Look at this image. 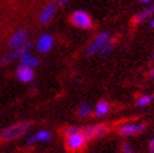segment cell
<instances>
[{
    "label": "cell",
    "instance_id": "6da1fadb",
    "mask_svg": "<svg viewBox=\"0 0 154 153\" xmlns=\"http://www.w3.org/2000/svg\"><path fill=\"white\" fill-rule=\"evenodd\" d=\"M30 127H32V123H30V122H19L17 124H13L10 127L3 129V132L0 133V138L3 141L18 139L23 134H25L29 131Z\"/></svg>",
    "mask_w": 154,
    "mask_h": 153
},
{
    "label": "cell",
    "instance_id": "7a4b0ae2",
    "mask_svg": "<svg viewBox=\"0 0 154 153\" xmlns=\"http://www.w3.org/2000/svg\"><path fill=\"white\" fill-rule=\"evenodd\" d=\"M70 21L73 23V25L80 29H90L93 28V20L89 17V14H87L83 10H76L72 14Z\"/></svg>",
    "mask_w": 154,
    "mask_h": 153
},
{
    "label": "cell",
    "instance_id": "3957f363",
    "mask_svg": "<svg viewBox=\"0 0 154 153\" xmlns=\"http://www.w3.org/2000/svg\"><path fill=\"white\" fill-rule=\"evenodd\" d=\"M108 132V127L104 124H97V126H88L80 128V133L84 136V138L93 139V138H99V137L104 136Z\"/></svg>",
    "mask_w": 154,
    "mask_h": 153
},
{
    "label": "cell",
    "instance_id": "277c9868",
    "mask_svg": "<svg viewBox=\"0 0 154 153\" xmlns=\"http://www.w3.org/2000/svg\"><path fill=\"white\" fill-rule=\"evenodd\" d=\"M85 142H87V139L84 138V136L80 133V128H79L78 132L66 136L65 146L69 151H78L85 144Z\"/></svg>",
    "mask_w": 154,
    "mask_h": 153
},
{
    "label": "cell",
    "instance_id": "5b68a950",
    "mask_svg": "<svg viewBox=\"0 0 154 153\" xmlns=\"http://www.w3.org/2000/svg\"><path fill=\"white\" fill-rule=\"evenodd\" d=\"M145 128H147V126L143 123H127V124H123L119 128V134L123 137L134 136V134L144 132Z\"/></svg>",
    "mask_w": 154,
    "mask_h": 153
},
{
    "label": "cell",
    "instance_id": "8992f818",
    "mask_svg": "<svg viewBox=\"0 0 154 153\" xmlns=\"http://www.w3.org/2000/svg\"><path fill=\"white\" fill-rule=\"evenodd\" d=\"M108 40H109V33H105V32L100 33L93 42L89 44V47L87 49V55H93V54H95V53H98L99 49H100Z\"/></svg>",
    "mask_w": 154,
    "mask_h": 153
},
{
    "label": "cell",
    "instance_id": "52a82bcc",
    "mask_svg": "<svg viewBox=\"0 0 154 153\" xmlns=\"http://www.w3.org/2000/svg\"><path fill=\"white\" fill-rule=\"evenodd\" d=\"M30 47H32V44H30V43H25V44H23L21 47H19V48L13 49L11 52H9L8 54H5V55L3 57L2 63H3V64H6V63H9V62H13L14 59L20 58L23 54H25V53L29 52Z\"/></svg>",
    "mask_w": 154,
    "mask_h": 153
},
{
    "label": "cell",
    "instance_id": "ba28073f",
    "mask_svg": "<svg viewBox=\"0 0 154 153\" xmlns=\"http://www.w3.org/2000/svg\"><path fill=\"white\" fill-rule=\"evenodd\" d=\"M28 40V32L24 29L18 30L17 33H14L9 40V48L10 49H15V48H19L21 47L23 44H25Z\"/></svg>",
    "mask_w": 154,
    "mask_h": 153
},
{
    "label": "cell",
    "instance_id": "9c48e42d",
    "mask_svg": "<svg viewBox=\"0 0 154 153\" xmlns=\"http://www.w3.org/2000/svg\"><path fill=\"white\" fill-rule=\"evenodd\" d=\"M17 76L18 79L23 83H29L34 79V72L33 68H29L26 65H19L17 68Z\"/></svg>",
    "mask_w": 154,
    "mask_h": 153
},
{
    "label": "cell",
    "instance_id": "30bf717a",
    "mask_svg": "<svg viewBox=\"0 0 154 153\" xmlns=\"http://www.w3.org/2000/svg\"><path fill=\"white\" fill-rule=\"evenodd\" d=\"M53 43H54L53 36L50 34H44L36 42V49L40 53H48L53 47Z\"/></svg>",
    "mask_w": 154,
    "mask_h": 153
},
{
    "label": "cell",
    "instance_id": "8fae6325",
    "mask_svg": "<svg viewBox=\"0 0 154 153\" xmlns=\"http://www.w3.org/2000/svg\"><path fill=\"white\" fill-rule=\"evenodd\" d=\"M55 9H57L55 3H49L47 6L44 8V9L42 10V13H40V15H39V21L42 23V24H45V23H48L51 19L54 13H55Z\"/></svg>",
    "mask_w": 154,
    "mask_h": 153
},
{
    "label": "cell",
    "instance_id": "7c38bea8",
    "mask_svg": "<svg viewBox=\"0 0 154 153\" xmlns=\"http://www.w3.org/2000/svg\"><path fill=\"white\" fill-rule=\"evenodd\" d=\"M50 139H51V134L48 131H39L35 136L29 137L26 141V144L30 146V144H34L35 142H48Z\"/></svg>",
    "mask_w": 154,
    "mask_h": 153
},
{
    "label": "cell",
    "instance_id": "4fadbf2b",
    "mask_svg": "<svg viewBox=\"0 0 154 153\" xmlns=\"http://www.w3.org/2000/svg\"><path fill=\"white\" fill-rule=\"evenodd\" d=\"M153 14H154V5L145 8V9H143L139 14H137L134 17V21L135 23H142L144 20H147L148 18H150Z\"/></svg>",
    "mask_w": 154,
    "mask_h": 153
},
{
    "label": "cell",
    "instance_id": "5bb4252c",
    "mask_svg": "<svg viewBox=\"0 0 154 153\" xmlns=\"http://www.w3.org/2000/svg\"><path fill=\"white\" fill-rule=\"evenodd\" d=\"M20 62L23 65H26L29 68H35V67L39 65V60H38L35 57L30 55L29 53H25V54H23L20 57Z\"/></svg>",
    "mask_w": 154,
    "mask_h": 153
},
{
    "label": "cell",
    "instance_id": "9a60e30c",
    "mask_svg": "<svg viewBox=\"0 0 154 153\" xmlns=\"http://www.w3.org/2000/svg\"><path fill=\"white\" fill-rule=\"evenodd\" d=\"M109 104H108V102L105 101H100V102H98V104L95 105V116L97 117H103L105 116V114L109 112Z\"/></svg>",
    "mask_w": 154,
    "mask_h": 153
},
{
    "label": "cell",
    "instance_id": "2e32d148",
    "mask_svg": "<svg viewBox=\"0 0 154 153\" xmlns=\"http://www.w3.org/2000/svg\"><path fill=\"white\" fill-rule=\"evenodd\" d=\"M113 48H114V43L113 42H110V40H108L103 47L99 49V55H102V57H104V55H108L109 54V53L113 50Z\"/></svg>",
    "mask_w": 154,
    "mask_h": 153
},
{
    "label": "cell",
    "instance_id": "e0dca14e",
    "mask_svg": "<svg viewBox=\"0 0 154 153\" xmlns=\"http://www.w3.org/2000/svg\"><path fill=\"white\" fill-rule=\"evenodd\" d=\"M91 113V108H90V105L89 104H87V103H83V104H80V107H79V111H78V116L79 117H87V116H89V114Z\"/></svg>",
    "mask_w": 154,
    "mask_h": 153
},
{
    "label": "cell",
    "instance_id": "ac0fdd59",
    "mask_svg": "<svg viewBox=\"0 0 154 153\" xmlns=\"http://www.w3.org/2000/svg\"><path fill=\"white\" fill-rule=\"evenodd\" d=\"M152 101H153V97L152 95H143V97H140L137 101V105L138 107H145V105H148Z\"/></svg>",
    "mask_w": 154,
    "mask_h": 153
},
{
    "label": "cell",
    "instance_id": "d6986e66",
    "mask_svg": "<svg viewBox=\"0 0 154 153\" xmlns=\"http://www.w3.org/2000/svg\"><path fill=\"white\" fill-rule=\"evenodd\" d=\"M79 131V128L78 127H69L65 129V134H72V133H75V132H78Z\"/></svg>",
    "mask_w": 154,
    "mask_h": 153
},
{
    "label": "cell",
    "instance_id": "ffe728a7",
    "mask_svg": "<svg viewBox=\"0 0 154 153\" xmlns=\"http://www.w3.org/2000/svg\"><path fill=\"white\" fill-rule=\"evenodd\" d=\"M122 153H134V152H133L132 148L128 146V144H123V152Z\"/></svg>",
    "mask_w": 154,
    "mask_h": 153
},
{
    "label": "cell",
    "instance_id": "44dd1931",
    "mask_svg": "<svg viewBox=\"0 0 154 153\" xmlns=\"http://www.w3.org/2000/svg\"><path fill=\"white\" fill-rule=\"evenodd\" d=\"M149 152L150 153H154V137L150 139V143H149Z\"/></svg>",
    "mask_w": 154,
    "mask_h": 153
},
{
    "label": "cell",
    "instance_id": "7402d4cb",
    "mask_svg": "<svg viewBox=\"0 0 154 153\" xmlns=\"http://www.w3.org/2000/svg\"><path fill=\"white\" fill-rule=\"evenodd\" d=\"M68 2H69V0H58V3L61 4V5H63V4H66Z\"/></svg>",
    "mask_w": 154,
    "mask_h": 153
},
{
    "label": "cell",
    "instance_id": "603a6c76",
    "mask_svg": "<svg viewBox=\"0 0 154 153\" xmlns=\"http://www.w3.org/2000/svg\"><path fill=\"white\" fill-rule=\"evenodd\" d=\"M149 25H150V28H154V19H153V20L149 23Z\"/></svg>",
    "mask_w": 154,
    "mask_h": 153
},
{
    "label": "cell",
    "instance_id": "cb8c5ba5",
    "mask_svg": "<svg viewBox=\"0 0 154 153\" xmlns=\"http://www.w3.org/2000/svg\"><path fill=\"white\" fill-rule=\"evenodd\" d=\"M140 3H149V2H152V0H139Z\"/></svg>",
    "mask_w": 154,
    "mask_h": 153
},
{
    "label": "cell",
    "instance_id": "d4e9b609",
    "mask_svg": "<svg viewBox=\"0 0 154 153\" xmlns=\"http://www.w3.org/2000/svg\"><path fill=\"white\" fill-rule=\"evenodd\" d=\"M150 76H152V78H154V69L150 72Z\"/></svg>",
    "mask_w": 154,
    "mask_h": 153
},
{
    "label": "cell",
    "instance_id": "484cf974",
    "mask_svg": "<svg viewBox=\"0 0 154 153\" xmlns=\"http://www.w3.org/2000/svg\"><path fill=\"white\" fill-rule=\"evenodd\" d=\"M153 59H154V54H153Z\"/></svg>",
    "mask_w": 154,
    "mask_h": 153
}]
</instances>
